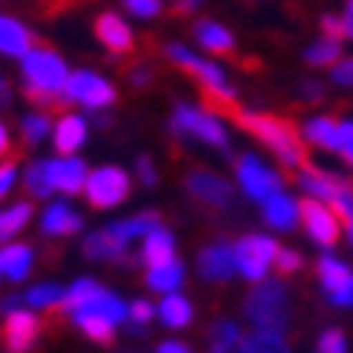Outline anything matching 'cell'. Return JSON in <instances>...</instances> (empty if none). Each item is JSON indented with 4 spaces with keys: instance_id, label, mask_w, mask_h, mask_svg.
<instances>
[{
    "instance_id": "obj_1",
    "label": "cell",
    "mask_w": 353,
    "mask_h": 353,
    "mask_svg": "<svg viewBox=\"0 0 353 353\" xmlns=\"http://www.w3.org/2000/svg\"><path fill=\"white\" fill-rule=\"evenodd\" d=\"M65 81H68V65L46 39L23 55V97L39 110H46V114L68 110Z\"/></svg>"
},
{
    "instance_id": "obj_2",
    "label": "cell",
    "mask_w": 353,
    "mask_h": 353,
    "mask_svg": "<svg viewBox=\"0 0 353 353\" xmlns=\"http://www.w3.org/2000/svg\"><path fill=\"white\" fill-rule=\"evenodd\" d=\"M230 117L240 123V127L256 137L263 146H266L272 156H276L282 165L289 169H301L308 162V150H305V137L295 123H289L285 117H276V114H259V110H243L236 108Z\"/></svg>"
},
{
    "instance_id": "obj_3",
    "label": "cell",
    "mask_w": 353,
    "mask_h": 353,
    "mask_svg": "<svg viewBox=\"0 0 353 353\" xmlns=\"http://www.w3.org/2000/svg\"><path fill=\"white\" fill-rule=\"evenodd\" d=\"M162 55L169 59L175 68H182L185 75H192L198 81V88L204 91V104L208 108L221 110V114H234L240 104H236V91L234 85L227 81L224 68H217L214 62L208 59H198L194 52H188L182 43H165L162 46Z\"/></svg>"
},
{
    "instance_id": "obj_4",
    "label": "cell",
    "mask_w": 353,
    "mask_h": 353,
    "mask_svg": "<svg viewBox=\"0 0 353 353\" xmlns=\"http://www.w3.org/2000/svg\"><path fill=\"white\" fill-rule=\"evenodd\" d=\"M246 318L253 321L259 331H279L285 334L292 321V305H289V285L279 279H263L253 282V289L246 295Z\"/></svg>"
},
{
    "instance_id": "obj_5",
    "label": "cell",
    "mask_w": 353,
    "mask_h": 353,
    "mask_svg": "<svg viewBox=\"0 0 353 353\" xmlns=\"http://www.w3.org/2000/svg\"><path fill=\"white\" fill-rule=\"evenodd\" d=\"M169 133L175 139H194L204 143L217 152H230V137H227L224 123L204 108H192V104H175L169 120Z\"/></svg>"
},
{
    "instance_id": "obj_6",
    "label": "cell",
    "mask_w": 353,
    "mask_h": 353,
    "mask_svg": "<svg viewBox=\"0 0 353 353\" xmlns=\"http://www.w3.org/2000/svg\"><path fill=\"white\" fill-rule=\"evenodd\" d=\"M279 253V243L266 234H243L234 243V266L246 282H263Z\"/></svg>"
},
{
    "instance_id": "obj_7",
    "label": "cell",
    "mask_w": 353,
    "mask_h": 353,
    "mask_svg": "<svg viewBox=\"0 0 353 353\" xmlns=\"http://www.w3.org/2000/svg\"><path fill=\"white\" fill-rule=\"evenodd\" d=\"M236 172V182H240V192L250 198V201H266L276 192H282V175H279L272 165L259 159L256 152H243L234 165Z\"/></svg>"
},
{
    "instance_id": "obj_8",
    "label": "cell",
    "mask_w": 353,
    "mask_h": 353,
    "mask_svg": "<svg viewBox=\"0 0 353 353\" xmlns=\"http://www.w3.org/2000/svg\"><path fill=\"white\" fill-rule=\"evenodd\" d=\"M130 175L120 165H101V169L88 172V182H85V194L91 208L97 211H108V208H117L130 198Z\"/></svg>"
},
{
    "instance_id": "obj_9",
    "label": "cell",
    "mask_w": 353,
    "mask_h": 353,
    "mask_svg": "<svg viewBox=\"0 0 353 353\" xmlns=\"http://www.w3.org/2000/svg\"><path fill=\"white\" fill-rule=\"evenodd\" d=\"M65 101L68 104H81L88 110H104L110 104H117V88L108 78H101L97 72H72L65 81Z\"/></svg>"
},
{
    "instance_id": "obj_10",
    "label": "cell",
    "mask_w": 353,
    "mask_h": 353,
    "mask_svg": "<svg viewBox=\"0 0 353 353\" xmlns=\"http://www.w3.org/2000/svg\"><path fill=\"white\" fill-rule=\"evenodd\" d=\"M318 282H321L324 299L334 308H353V269L337 259L334 253H324L318 259Z\"/></svg>"
},
{
    "instance_id": "obj_11",
    "label": "cell",
    "mask_w": 353,
    "mask_h": 353,
    "mask_svg": "<svg viewBox=\"0 0 353 353\" xmlns=\"http://www.w3.org/2000/svg\"><path fill=\"white\" fill-rule=\"evenodd\" d=\"M185 192L192 194L198 204L214 208V211H227L234 204V188L224 175H217L211 169H192L185 175Z\"/></svg>"
},
{
    "instance_id": "obj_12",
    "label": "cell",
    "mask_w": 353,
    "mask_h": 353,
    "mask_svg": "<svg viewBox=\"0 0 353 353\" xmlns=\"http://www.w3.org/2000/svg\"><path fill=\"white\" fill-rule=\"evenodd\" d=\"M91 30H94L97 43L108 49V55H114V59H130V55H137V36H133V30L123 23L120 13L101 10L94 17V23H91Z\"/></svg>"
},
{
    "instance_id": "obj_13",
    "label": "cell",
    "mask_w": 353,
    "mask_h": 353,
    "mask_svg": "<svg viewBox=\"0 0 353 353\" xmlns=\"http://www.w3.org/2000/svg\"><path fill=\"white\" fill-rule=\"evenodd\" d=\"M301 224H305L311 240L318 246H324V250H331L337 243V236H341V217H337V211H334L331 204L314 201V198L301 201Z\"/></svg>"
},
{
    "instance_id": "obj_14",
    "label": "cell",
    "mask_w": 353,
    "mask_h": 353,
    "mask_svg": "<svg viewBox=\"0 0 353 353\" xmlns=\"http://www.w3.org/2000/svg\"><path fill=\"white\" fill-rule=\"evenodd\" d=\"M39 331H43V321L32 314V311H7V321L0 327V337H3V347L10 353H26L32 343L39 341Z\"/></svg>"
},
{
    "instance_id": "obj_15",
    "label": "cell",
    "mask_w": 353,
    "mask_h": 353,
    "mask_svg": "<svg viewBox=\"0 0 353 353\" xmlns=\"http://www.w3.org/2000/svg\"><path fill=\"white\" fill-rule=\"evenodd\" d=\"M198 272H201L208 282H227V279L236 276L234 266V243L227 240H217V243H208L198 253Z\"/></svg>"
},
{
    "instance_id": "obj_16",
    "label": "cell",
    "mask_w": 353,
    "mask_h": 353,
    "mask_svg": "<svg viewBox=\"0 0 353 353\" xmlns=\"http://www.w3.org/2000/svg\"><path fill=\"white\" fill-rule=\"evenodd\" d=\"M49 179L52 188L62 194H78L85 192L88 182V165L75 156H62V159H49Z\"/></svg>"
},
{
    "instance_id": "obj_17",
    "label": "cell",
    "mask_w": 353,
    "mask_h": 353,
    "mask_svg": "<svg viewBox=\"0 0 353 353\" xmlns=\"http://www.w3.org/2000/svg\"><path fill=\"white\" fill-rule=\"evenodd\" d=\"M347 182V179H337L334 172H324V169H314L311 162H305L299 169V188L305 192V198H314V201H324L331 204L337 188Z\"/></svg>"
},
{
    "instance_id": "obj_18",
    "label": "cell",
    "mask_w": 353,
    "mask_h": 353,
    "mask_svg": "<svg viewBox=\"0 0 353 353\" xmlns=\"http://www.w3.org/2000/svg\"><path fill=\"white\" fill-rule=\"evenodd\" d=\"M263 221H266L272 230H295V224L301 221V201L292 198L285 192H276L272 198L263 201Z\"/></svg>"
},
{
    "instance_id": "obj_19",
    "label": "cell",
    "mask_w": 353,
    "mask_h": 353,
    "mask_svg": "<svg viewBox=\"0 0 353 353\" xmlns=\"http://www.w3.org/2000/svg\"><path fill=\"white\" fill-rule=\"evenodd\" d=\"M194 39L201 46L204 52L211 55H227V59H234L236 55V43H234V32L221 26L217 20H198L194 23Z\"/></svg>"
},
{
    "instance_id": "obj_20",
    "label": "cell",
    "mask_w": 353,
    "mask_h": 353,
    "mask_svg": "<svg viewBox=\"0 0 353 353\" xmlns=\"http://www.w3.org/2000/svg\"><path fill=\"white\" fill-rule=\"evenodd\" d=\"M39 227H43L46 236H72V234H78V230L85 227V221H81V214H78L75 208H68L65 201H52L43 211Z\"/></svg>"
},
{
    "instance_id": "obj_21",
    "label": "cell",
    "mask_w": 353,
    "mask_h": 353,
    "mask_svg": "<svg viewBox=\"0 0 353 353\" xmlns=\"http://www.w3.org/2000/svg\"><path fill=\"white\" fill-rule=\"evenodd\" d=\"M85 139H88L85 117H78V114H62V117L55 120L52 143H55V150L62 152V156H75V150L85 146Z\"/></svg>"
},
{
    "instance_id": "obj_22",
    "label": "cell",
    "mask_w": 353,
    "mask_h": 353,
    "mask_svg": "<svg viewBox=\"0 0 353 353\" xmlns=\"http://www.w3.org/2000/svg\"><path fill=\"white\" fill-rule=\"evenodd\" d=\"M36 43H43V39H39L36 32L26 30L20 20L0 17V52L3 55H17V59H23Z\"/></svg>"
},
{
    "instance_id": "obj_23",
    "label": "cell",
    "mask_w": 353,
    "mask_h": 353,
    "mask_svg": "<svg viewBox=\"0 0 353 353\" xmlns=\"http://www.w3.org/2000/svg\"><path fill=\"white\" fill-rule=\"evenodd\" d=\"M81 250H85L88 259H110V263H123V256H127L130 246H123L117 236L104 227V230H91V234H85Z\"/></svg>"
},
{
    "instance_id": "obj_24",
    "label": "cell",
    "mask_w": 353,
    "mask_h": 353,
    "mask_svg": "<svg viewBox=\"0 0 353 353\" xmlns=\"http://www.w3.org/2000/svg\"><path fill=\"white\" fill-rule=\"evenodd\" d=\"M156 318H159L165 327H172V331H182V327L192 324L194 308H192V301L185 299V295L169 292V295H162V301L156 305Z\"/></svg>"
},
{
    "instance_id": "obj_25",
    "label": "cell",
    "mask_w": 353,
    "mask_h": 353,
    "mask_svg": "<svg viewBox=\"0 0 353 353\" xmlns=\"http://www.w3.org/2000/svg\"><path fill=\"white\" fill-rule=\"evenodd\" d=\"M301 137L305 143L311 146H318V150H327V152H337V137H341V120L337 117H311L305 120V127H301Z\"/></svg>"
},
{
    "instance_id": "obj_26",
    "label": "cell",
    "mask_w": 353,
    "mask_h": 353,
    "mask_svg": "<svg viewBox=\"0 0 353 353\" xmlns=\"http://www.w3.org/2000/svg\"><path fill=\"white\" fill-rule=\"evenodd\" d=\"M139 259H143L146 266H159V263L175 259V236H172V230H165L162 224L156 227V230H150V234L143 236Z\"/></svg>"
},
{
    "instance_id": "obj_27",
    "label": "cell",
    "mask_w": 353,
    "mask_h": 353,
    "mask_svg": "<svg viewBox=\"0 0 353 353\" xmlns=\"http://www.w3.org/2000/svg\"><path fill=\"white\" fill-rule=\"evenodd\" d=\"M159 224H162V217L156 214V211H139V214L127 217V221H117V224H110L108 230L117 236L123 246H130L133 240H143V236L150 234V230H156Z\"/></svg>"
},
{
    "instance_id": "obj_28",
    "label": "cell",
    "mask_w": 353,
    "mask_h": 353,
    "mask_svg": "<svg viewBox=\"0 0 353 353\" xmlns=\"http://www.w3.org/2000/svg\"><path fill=\"white\" fill-rule=\"evenodd\" d=\"M185 282V266L179 259H169V263H159V266H146V285L159 295H169V292H179Z\"/></svg>"
},
{
    "instance_id": "obj_29",
    "label": "cell",
    "mask_w": 353,
    "mask_h": 353,
    "mask_svg": "<svg viewBox=\"0 0 353 353\" xmlns=\"http://www.w3.org/2000/svg\"><path fill=\"white\" fill-rule=\"evenodd\" d=\"M32 269V250L26 243H10L0 250V276H7L10 282H23Z\"/></svg>"
},
{
    "instance_id": "obj_30",
    "label": "cell",
    "mask_w": 353,
    "mask_h": 353,
    "mask_svg": "<svg viewBox=\"0 0 353 353\" xmlns=\"http://www.w3.org/2000/svg\"><path fill=\"white\" fill-rule=\"evenodd\" d=\"M236 353H292L289 341H285V334L279 331H253L246 334L243 343H240V350Z\"/></svg>"
},
{
    "instance_id": "obj_31",
    "label": "cell",
    "mask_w": 353,
    "mask_h": 353,
    "mask_svg": "<svg viewBox=\"0 0 353 353\" xmlns=\"http://www.w3.org/2000/svg\"><path fill=\"white\" fill-rule=\"evenodd\" d=\"M246 334L234 321H217L208 334V353H236Z\"/></svg>"
},
{
    "instance_id": "obj_32",
    "label": "cell",
    "mask_w": 353,
    "mask_h": 353,
    "mask_svg": "<svg viewBox=\"0 0 353 353\" xmlns=\"http://www.w3.org/2000/svg\"><path fill=\"white\" fill-rule=\"evenodd\" d=\"M72 321H75V327L85 337H91L94 343H110L114 341V327L117 324H110L108 318H101V314H88V311H75L72 314Z\"/></svg>"
},
{
    "instance_id": "obj_33",
    "label": "cell",
    "mask_w": 353,
    "mask_h": 353,
    "mask_svg": "<svg viewBox=\"0 0 353 353\" xmlns=\"http://www.w3.org/2000/svg\"><path fill=\"white\" fill-rule=\"evenodd\" d=\"M341 39H331V36H321L318 43H311L305 49V62L314 65V68H331L334 62H341Z\"/></svg>"
},
{
    "instance_id": "obj_34",
    "label": "cell",
    "mask_w": 353,
    "mask_h": 353,
    "mask_svg": "<svg viewBox=\"0 0 353 353\" xmlns=\"http://www.w3.org/2000/svg\"><path fill=\"white\" fill-rule=\"evenodd\" d=\"M123 78H127L130 88H137V91H146V88L156 81V65H152V59H133L130 55L127 62H123Z\"/></svg>"
},
{
    "instance_id": "obj_35",
    "label": "cell",
    "mask_w": 353,
    "mask_h": 353,
    "mask_svg": "<svg viewBox=\"0 0 353 353\" xmlns=\"http://www.w3.org/2000/svg\"><path fill=\"white\" fill-rule=\"evenodd\" d=\"M62 295H65L62 285H55V282H39V285H32V289L23 295V301H26L30 308L46 311V308H59V305H62Z\"/></svg>"
},
{
    "instance_id": "obj_36",
    "label": "cell",
    "mask_w": 353,
    "mask_h": 353,
    "mask_svg": "<svg viewBox=\"0 0 353 353\" xmlns=\"http://www.w3.org/2000/svg\"><path fill=\"white\" fill-rule=\"evenodd\" d=\"M49 130H52V117L46 114V110H36L30 117L20 120V133H23V146H36V143H43L49 137Z\"/></svg>"
},
{
    "instance_id": "obj_37",
    "label": "cell",
    "mask_w": 353,
    "mask_h": 353,
    "mask_svg": "<svg viewBox=\"0 0 353 353\" xmlns=\"http://www.w3.org/2000/svg\"><path fill=\"white\" fill-rule=\"evenodd\" d=\"M30 217H32L30 201H20V204H13V208H7V211H0V240L20 234L23 227L30 224Z\"/></svg>"
},
{
    "instance_id": "obj_38",
    "label": "cell",
    "mask_w": 353,
    "mask_h": 353,
    "mask_svg": "<svg viewBox=\"0 0 353 353\" xmlns=\"http://www.w3.org/2000/svg\"><path fill=\"white\" fill-rule=\"evenodd\" d=\"M26 192L32 198H49L55 192L52 188V179H49V159H36L26 169Z\"/></svg>"
},
{
    "instance_id": "obj_39",
    "label": "cell",
    "mask_w": 353,
    "mask_h": 353,
    "mask_svg": "<svg viewBox=\"0 0 353 353\" xmlns=\"http://www.w3.org/2000/svg\"><path fill=\"white\" fill-rule=\"evenodd\" d=\"M97 289H101V285H97L94 279H75V282L65 289V295H62V308L65 311H75L78 305H81L85 299H91Z\"/></svg>"
},
{
    "instance_id": "obj_40",
    "label": "cell",
    "mask_w": 353,
    "mask_h": 353,
    "mask_svg": "<svg viewBox=\"0 0 353 353\" xmlns=\"http://www.w3.org/2000/svg\"><path fill=\"white\" fill-rule=\"evenodd\" d=\"M81 3H88V0H30V10L36 17H43V20H55V17L75 10Z\"/></svg>"
},
{
    "instance_id": "obj_41",
    "label": "cell",
    "mask_w": 353,
    "mask_h": 353,
    "mask_svg": "<svg viewBox=\"0 0 353 353\" xmlns=\"http://www.w3.org/2000/svg\"><path fill=\"white\" fill-rule=\"evenodd\" d=\"M272 266L279 269V276H295V272H301V266H305V256H301L299 250H292V246H279Z\"/></svg>"
},
{
    "instance_id": "obj_42",
    "label": "cell",
    "mask_w": 353,
    "mask_h": 353,
    "mask_svg": "<svg viewBox=\"0 0 353 353\" xmlns=\"http://www.w3.org/2000/svg\"><path fill=\"white\" fill-rule=\"evenodd\" d=\"M156 318V305H150L146 299H137L127 305V321L133 324V331H139V327H146V324Z\"/></svg>"
},
{
    "instance_id": "obj_43",
    "label": "cell",
    "mask_w": 353,
    "mask_h": 353,
    "mask_svg": "<svg viewBox=\"0 0 353 353\" xmlns=\"http://www.w3.org/2000/svg\"><path fill=\"white\" fill-rule=\"evenodd\" d=\"M331 208L337 211V217H341L343 224H347V221H353V185L350 182H343L341 188H337Z\"/></svg>"
},
{
    "instance_id": "obj_44",
    "label": "cell",
    "mask_w": 353,
    "mask_h": 353,
    "mask_svg": "<svg viewBox=\"0 0 353 353\" xmlns=\"http://www.w3.org/2000/svg\"><path fill=\"white\" fill-rule=\"evenodd\" d=\"M120 3H123L133 17H139V20H156V17H162V0H120Z\"/></svg>"
},
{
    "instance_id": "obj_45",
    "label": "cell",
    "mask_w": 353,
    "mask_h": 353,
    "mask_svg": "<svg viewBox=\"0 0 353 353\" xmlns=\"http://www.w3.org/2000/svg\"><path fill=\"white\" fill-rule=\"evenodd\" d=\"M318 353H347V337L337 327H327V331L318 337Z\"/></svg>"
},
{
    "instance_id": "obj_46",
    "label": "cell",
    "mask_w": 353,
    "mask_h": 353,
    "mask_svg": "<svg viewBox=\"0 0 353 353\" xmlns=\"http://www.w3.org/2000/svg\"><path fill=\"white\" fill-rule=\"evenodd\" d=\"M337 156L353 169V120H341V137H337Z\"/></svg>"
},
{
    "instance_id": "obj_47",
    "label": "cell",
    "mask_w": 353,
    "mask_h": 353,
    "mask_svg": "<svg viewBox=\"0 0 353 353\" xmlns=\"http://www.w3.org/2000/svg\"><path fill=\"white\" fill-rule=\"evenodd\" d=\"M331 78H334V85L353 88V59H341V62H334L331 65Z\"/></svg>"
},
{
    "instance_id": "obj_48",
    "label": "cell",
    "mask_w": 353,
    "mask_h": 353,
    "mask_svg": "<svg viewBox=\"0 0 353 353\" xmlns=\"http://www.w3.org/2000/svg\"><path fill=\"white\" fill-rule=\"evenodd\" d=\"M137 175H139V182L146 185V188H152V185L159 182V172H156V162H152L150 156H139V159H137Z\"/></svg>"
},
{
    "instance_id": "obj_49",
    "label": "cell",
    "mask_w": 353,
    "mask_h": 353,
    "mask_svg": "<svg viewBox=\"0 0 353 353\" xmlns=\"http://www.w3.org/2000/svg\"><path fill=\"white\" fill-rule=\"evenodd\" d=\"M321 32L324 36H331V39H347V32H343V17L321 13Z\"/></svg>"
},
{
    "instance_id": "obj_50",
    "label": "cell",
    "mask_w": 353,
    "mask_h": 353,
    "mask_svg": "<svg viewBox=\"0 0 353 353\" xmlns=\"http://www.w3.org/2000/svg\"><path fill=\"white\" fill-rule=\"evenodd\" d=\"M13 182H17V159L10 156V159H7L3 165H0V198H3V194L10 192Z\"/></svg>"
},
{
    "instance_id": "obj_51",
    "label": "cell",
    "mask_w": 353,
    "mask_h": 353,
    "mask_svg": "<svg viewBox=\"0 0 353 353\" xmlns=\"http://www.w3.org/2000/svg\"><path fill=\"white\" fill-rule=\"evenodd\" d=\"M299 94H301V101H308V104H318V101H324V85L321 81H301L299 85Z\"/></svg>"
},
{
    "instance_id": "obj_52",
    "label": "cell",
    "mask_w": 353,
    "mask_h": 353,
    "mask_svg": "<svg viewBox=\"0 0 353 353\" xmlns=\"http://www.w3.org/2000/svg\"><path fill=\"white\" fill-rule=\"evenodd\" d=\"M201 3L204 0H169V13L172 17H179V20H185V17H192Z\"/></svg>"
},
{
    "instance_id": "obj_53",
    "label": "cell",
    "mask_w": 353,
    "mask_h": 353,
    "mask_svg": "<svg viewBox=\"0 0 353 353\" xmlns=\"http://www.w3.org/2000/svg\"><path fill=\"white\" fill-rule=\"evenodd\" d=\"M156 353H192V350H188V343H182V341H162L159 347H156Z\"/></svg>"
},
{
    "instance_id": "obj_54",
    "label": "cell",
    "mask_w": 353,
    "mask_h": 353,
    "mask_svg": "<svg viewBox=\"0 0 353 353\" xmlns=\"http://www.w3.org/2000/svg\"><path fill=\"white\" fill-rule=\"evenodd\" d=\"M343 32L347 39H353V0H347V10H343Z\"/></svg>"
},
{
    "instance_id": "obj_55",
    "label": "cell",
    "mask_w": 353,
    "mask_h": 353,
    "mask_svg": "<svg viewBox=\"0 0 353 353\" xmlns=\"http://www.w3.org/2000/svg\"><path fill=\"white\" fill-rule=\"evenodd\" d=\"M20 301H23V295H7V299H0V311H3V314H7V311H17Z\"/></svg>"
},
{
    "instance_id": "obj_56",
    "label": "cell",
    "mask_w": 353,
    "mask_h": 353,
    "mask_svg": "<svg viewBox=\"0 0 353 353\" xmlns=\"http://www.w3.org/2000/svg\"><path fill=\"white\" fill-rule=\"evenodd\" d=\"M3 156H10V133L0 123V159H3Z\"/></svg>"
},
{
    "instance_id": "obj_57",
    "label": "cell",
    "mask_w": 353,
    "mask_h": 353,
    "mask_svg": "<svg viewBox=\"0 0 353 353\" xmlns=\"http://www.w3.org/2000/svg\"><path fill=\"white\" fill-rule=\"evenodd\" d=\"M7 104H10V85L0 78V108H7Z\"/></svg>"
},
{
    "instance_id": "obj_58",
    "label": "cell",
    "mask_w": 353,
    "mask_h": 353,
    "mask_svg": "<svg viewBox=\"0 0 353 353\" xmlns=\"http://www.w3.org/2000/svg\"><path fill=\"white\" fill-rule=\"evenodd\" d=\"M347 240H350V246H353V221H347Z\"/></svg>"
},
{
    "instance_id": "obj_59",
    "label": "cell",
    "mask_w": 353,
    "mask_h": 353,
    "mask_svg": "<svg viewBox=\"0 0 353 353\" xmlns=\"http://www.w3.org/2000/svg\"><path fill=\"white\" fill-rule=\"evenodd\" d=\"M246 7H256V3H263V0H243Z\"/></svg>"
}]
</instances>
